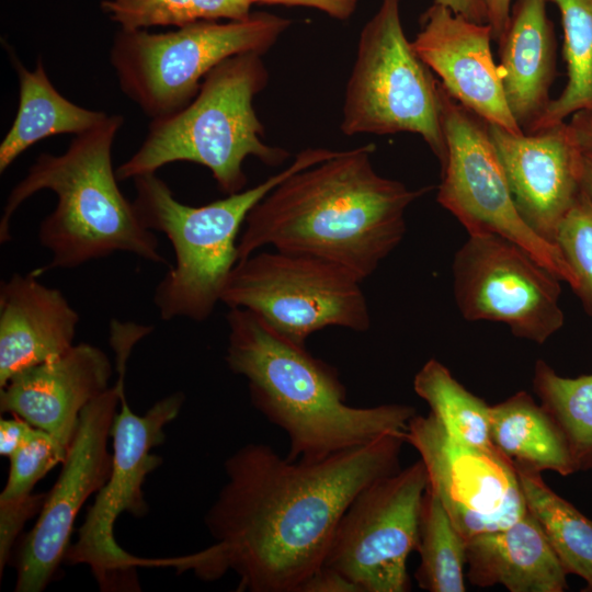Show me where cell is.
I'll return each mask as SVG.
<instances>
[{"instance_id":"cell-3","label":"cell","mask_w":592,"mask_h":592,"mask_svg":"<svg viewBox=\"0 0 592 592\" xmlns=\"http://www.w3.org/2000/svg\"><path fill=\"white\" fill-rule=\"evenodd\" d=\"M225 361L247 379L252 405L288 437L291 460L318 462L383 435L405 434L415 409L354 407L338 369L244 308H229Z\"/></svg>"},{"instance_id":"cell-8","label":"cell","mask_w":592,"mask_h":592,"mask_svg":"<svg viewBox=\"0 0 592 592\" xmlns=\"http://www.w3.org/2000/svg\"><path fill=\"white\" fill-rule=\"evenodd\" d=\"M342 110L344 135L413 133L444 164L441 82L406 37L400 0H382L362 29Z\"/></svg>"},{"instance_id":"cell-21","label":"cell","mask_w":592,"mask_h":592,"mask_svg":"<svg viewBox=\"0 0 592 592\" xmlns=\"http://www.w3.org/2000/svg\"><path fill=\"white\" fill-rule=\"evenodd\" d=\"M466 560L467 578L476 587L501 584L511 592L567 588V572L528 510L506 528L466 539Z\"/></svg>"},{"instance_id":"cell-16","label":"cell","mask_w":592,"mask_h":592,"mask_svg":"<svg viewBox=\"0 0 592 592\" xmlns=\"http://www.w3.org/2000/svg\"><path fill=\"white\" fill-rule=\"evenodd\" d=\"M489 133L520 216L555 244L561 221L582 192L583 151L570 124L563 121L530 134L489 124Z\"/></svg>"},{"instance_id":"cell-37","label":"cell","mask_w":592,"mask_h":592,"mask_svg":"<svg viewBox=\"0 0 592 592\" xmlns=\"http://www.w3.org/2000/svg\"><path fill=\"white\" fill-rule=\"evenodd\" d=\"M577 143L583 152L592 153V114L581 111L571 115L568 122Z\"/></svg>"},{"instance_id":"cell-31","label":"cell","mask_w":592,"mask_h":592,"mask_svg":"<svg viewBox=\"0 0 592 592\" xmlns=\"http://www.w3.org/2000/svg\"><path fill=\"white\" fill-rule=\"evenodd\" d=\"M555 244L574 275L572 289L592 316V196L584 191L561 221Z\"/></svg>"},{"instance_id":"cell-34","label":"cell","mask_w":592,"mask_h":592,"mask_svg":"<svg viewBox=\"0 0 592 592\" xmlns=\"http://www.w3.org/2000/svg\"><path fill=\"white\" fill-rule=\"evenodd\" d=\"M298 592H360V590L341 573L322 565L300 585Z\"/></svg>"},{"instance_id":"cell-1","label":"cell","mask_w":592,"mask_h":592,"mask_svg":"<svg viewBox=\"0 0 592 592\" xmlns=\"http://www.w3.org/2000/svg\"><path fill=\"white\" fill-rule=\"evenodd\" d=\"M405 434L383 435L318 462L291 460L249 443L225 464L227 481L205 515L214 544L162 558V567L212 581L228 571L237 591L298 592L325 562L335 530L356 494L399 469Z\"/></svg>"},{"instance_id":"cell-36","label":"cell","mask_w":592,"mask_h":592,"mask_svg":"<svg viewBox=\"0 0 592 592\" xmlns=\"http://www.w3.org/2000/svg\"><path fill=\"white\" fill-rule=\"evenodd\" d=\"M474 22L487 23V10L482 0H434Z\"/></svg>"},{"instance_id":"cell-33","label":"cell","mask_w":592,"mask_h":592,"mask_svg":"<svg viewBox=\"0 0 592 592\" xmlns=\"http://www.w3.org/2000/svg\"><path fill=\"white\" fill-rule=\"evenodd\" d=\"M254 4H280L317 9L329 16L346 21L355 12L360 0H253Z\"/></svg>"},{"instance_id":"cell-7","label":"cell","mask_w":592,"mask_h":592,"mask_svg":"<svg viewBox=\"0 0 592 592\" xmlns=\"http://www.w3.org/2000/svg\"><path fill=\"white\" fill-rule=\"evenodd\" d=\"M292 20L252 12L240 21H197L175 31L115 34L110 62L122 92L151 119L177 113L197 95L206 75L225 59L265 54Z\"/></svg>"},{"instance_id":"cell-29","label":"cell","mask_w":592,"mask_h":592,"mask_svg":"<svg viewBox=\"0 0 592 592\" xmlns=\"http://www.w3.org/2000/svg\"><path fill=\"white\" fill-rule=\"evenodd\" d=\"M419 587L430 592H465L466 539L439 498L426 487L422 498L419 542Z\"/></svg>"},{"instance_id":"cell-19","label":"cell","mask_w":592,"mask_h":592,"mask_svg":"<svg viewBox=\"0 0 592 592\" xmlns=\"http://www.w3.org/2000/svg\"><path fill=\"white\" fill-rule=\"evenodd\" d=\"M34 271L0 285V388L18 372L55 358L72 345L79 315L64 294Z\"/></svg>"},{"instance_id":"cell-2","label":"cell","mask_w":592,"mask_h":592,"mask_svg":"<svg viewBox=\"0 0 592 592\" xmlns=\"http://www.w3.org/2000/svg\"><path fill=\"white\" fill-rule=\"evenodd\" d=\"M373 143L338 151L277 184L248 214L238 258L263 247L335 263L360 282L401 242L408 207L432 187L378 174Z\"/></svg>"},{"instance_id":"cell-13","label":"cell","mask_w":592,"mask_h":592,"mask_svg":"<svg viewBox=\"0 0 592 592\" xmlns=\"http://www.w3.org/2000/svg\"><path fill=\"white\" fill-rule=\"evenodd\" d=\"M452 271L454 298L468 321L501 322L515 337L538 344L565 323L560 280L510 239L469 235Z\"/></svg>"},{"instance_id":"cell-10","label":"cell","mask_w":592,"mask_h":592,"mask_svg":"<svg viewBox=\"0 0 592 592\" xmlns=\"http://www.w3.org/2000/svg\"><path fill=\"white\" fill-rule=\"evenodd\" d=\"M183 402L184 395L174 392L139 415L130 409L124 387L121 390L119 411L117 409L111 428L110 476L65 556L70 565H87L103 591L135 590L137 568L150 567V559L124 550L115 540L113 530L124 512L136 517L146 514L148 506L143 486L147 476L162 463L152 449L164 441V428L179 415Z\"/></svg>"},{"instance_id":"cell-30","label":"cell","mask_w":592,"mask_h":592,"mask_svg":"<svg viewBox=\"0 0 592 592\" xmlns=\"http://www.w3.org/2000/svg\"><path fill=\"white\" fill-rule=\"evenodd\" d=\"M253 0H102V11L121 30L182 27L197 21H240L251 15Z\"/></svg>"},{"instance_id":"cell-14","label":"cell","mask_w":592,"mask_h":592,"mask_svg":"<svg viewBox=\"0 0 592 592\" xmlns=\"http://www.w3.org/2000/svg\"><path fill=\"white\" fill-rule=\"evenodd\" d=\"M130 349L115 350L118 380L81 412L76 434L39 516L24 538L16 559V592H41L70 546L75 521L88 498L106 482L112 467L107 444L119 406Z\"/></svg>"},{"instance_id":"cell-17","label":"cell","mask_w":592,"mask_h":592,"mask_svg":"<svg viewBox=\"0 0 592 592\" xmlns=\"http://www.w3.org/2000/svg\"><path fill=\"white\" fill-rule=\"evenodd\" d=\"M491 41L488 23L474 22L433 2L421 15L412 46L453 99L489 124L522 134L506 103Z\"/></svg>"},{"instance_id":"cell-24","label":"cell","mask_w":592,"mask_h":592,"mask_svg":"<svg viewBox=\"0 0 592 592\" xmlns=\"http://www.w3.org/2000/svg\"><path fill=\"white\" fill-rule=\"evenodd\" d=\"M527 510L538 521L567 573L592 591V521L544 481L540 471L514 465Z\"/></svg>"},{"instance_id":"cell-4","label":"cell","mask_w":592,"mask_h":592,"mask_svg":"<svg viewBox=\"0 0 592 592\" xmlns=\"http://www.w3.org/2000/svg\"><path fill=\"white\" fill-rule=\"evenodd\" d=\"M124 123L107 115L92 129L75 136L60 155L42 152L9 193L0 218V242L11 240V220L35 193H55L57 204L38 227V241L52 259L38 274L73 269L116 252L169 265L153 231L140 223L133 202L118 187L112 148Z\"/></svg>"},{"instance_id":"cell-6","label":"cell","mask_w":592,"mask_h":592,"mask_svg":"<svg viewBox=\"0 0 592 592\" xmlns=\"http://www.w3.org/2000/svg\"><path fill=\"white\" fill-rule=\"evenodd\" d=\"M337 153L306 148L281 172L260 184L202 206L179 202L156 173L136 177L133 201L145 228L170 240L175 263L157 285L153 301L163 320L186 318L202 322L220 301L223 288L238 258V236L250 210L291 174Z\"/></svg>"},{"instance_id":"cell-25","label":"cell","mask_w":592,"mask_h":592,"mask_svg":"<svg viewBox=\"0 0 592 592\" xmlns=\"http://www.w3.org/2000/svg\"><path fill=\"white\" fill-rule=\"evenodd\" d=\"M68 447L37 429L34 437L10 459L7 483L0 493V572L25 522L41 510L45 496L34 494L35 485L57 464Z\"/></svg>"},{"instance_id":"cell-22","label":"cell","mask_w":592,"mask_h":592,"mask_svg":"<svg viewBox=\"0 0 592 592\" xmlns=\"http://www.w3.org/2000/svg\"><path fill=\"white\" fill-rule=\"evenodd\" d=\"M19 79V105L15 118L0 144V172L37 141L62 134L75 136L103 122L107 114L79 106L62 96L49 80L42 57L30 71L7 47Z\"/></svg>"},{"instance_id":"cell-5","label":"cell","mask_w":592,"mask_h":592,"mask_svg":"<svg viewBox=\"0 0 592 592\" xmlns=\"http://www.w3.org/2000/svg\"><path fill=\"white\" fill-rule=\"evenodd\" d=\"M267 82L269 71L261 54L244 53L225 59L206 75L190 104L151 119L140 147L116 169L118 181L187 161L207 168L225 194L243 191L248 181L246 158L277 167L289 157L287 150L263 141L264 126L253 100Z\"/></svg>"},{"instance_id":"cell-9","label":"cell","mask_w":592,"mask_h":592,"mask_svg":"<svg viewBox=\"0 0 592 592\" xmlns=\"http://www.w3.org/2000/svg\"><path fill=\"white\" fill-rule=\"evenodd\" d=\"M361 283L335 263L274 249L239 260L220 303L248 309L282 337L306 345L309 335L327 327L368 330L371 317Z\"/></svg>"},{"instance_id":"cell-18","label":"cell","mask_w":592,"mask_h":592,"mask_svg":"<svg viewBox=\"0 0 592 592\" xmlns=\"http://www.w3.org/2000/svg\"><path fill=\"white\" fill-rule=\"evenodd\" d=\"M113 369L95 345L79 343L61 355L15 373L0 391V410L20 417L69 448L82 410L110 388Z\"/></svg>"},{"instance_id":"cell-26","label":"cell","mask_w":592,"mask_h":592,"mask_svg":"<svg viewBox=\"0 0 592 592\" xmlns=\"http://www.w3.org/2000/svg\"><path fill=\"white\" fill-rule=\"evenodd\" d=\"M560 12L567 82L551 99L533 132L563 122L577 112L592 114V0H547Z\"/></svg>"},{"instance_id":"cell-15","label":"cell","mask_w":592,"mask_h":592,"mask_svg":"<svg viewBox=\"0 0 592 592\" xmlns=\"http://www.w3.org/2000/svg\"><path fill=\"white\" fill-rule=\"evenodd\" d=\"M405 441L420 454L428 488L465 539L506 528L526 513L514 465L496 447L455 440L432 413L415 414Z\"/></svg>"},{"instance_id":"cell-20","label":"cell","mask_w":592,"mask_h":592,"mask_svg":"<svg viewBox=\"0 0 592 592\" xmlns=\"http://www.w3.org/2000/svg\"><path fill=\"white\" fill-rule=\"evenodd\" d=\"M547 0H515L496 41L508 106L524 134L533 132L551 99L557 76L556 36Z\"/></svg>"},{"instance_id":"cell-28","label":"cell","mask_w":592,"mask_h":592,"mask_svg":"<svg viewBox=\"0 0 592 592\" xmlns=\"http://www.w3.org/2000/svg\"><path fill=\"white\" fill-rule=\"evenodd\" d=\"M533 390L561 431L577 471L592 469V374L563 377L538 360Z\"/></svg>"},{"instance_id":"cell-32","label":"cell","mask_w":592,"mask_h":592,"mask_svg":"<svg viewBox=\"0 0 592 592\" xmlns=\"http://www.w3.org/2000/svg\"><path fill=\"white\" fill-rule=\"evenodd\" d=\"M37 429L26 420L14 415L0 420V454L10 458L25 446L36 434Z\"/></svg>"},{"instance_id":"cell-12","label":"cell","mask_w":592,"mask_h":592,"mask_svg":"<svg viewBox=\"0 0 592 592\" xmlns=\"http://www.w3.org/2000/svg\"><path fill=\"white\" fill-rule=\"evenodd\" d=\"M428 474L421 459L363 488L340 517L323 565L360 592H406Z\"/></svg>"},{"instance_id":"cell-11","label":"cell","mask_w":592,"mask_h":592,"mask_svg":"<svg viewBox=\"0 0 592 592\" xmlns=\"http://www.w3.org/2000/svg\"><path fill=\"white\" fill-rule=\"evenodd\" d=\"M446 159L436 200L468 235H498L527 250L573 288L574 275L559 249L520 216L489 133V123L453 99L441 84Z\"/></svg>"},{"instance_id":"cell-35","label":"cell","mask_w":592,"mask_h":592,"mask_svg":"<svg viewBox=\"0 0 592 592\" xmlns=\"http://www.w3.org/2000/svg\"><path fill=\"white\" fill-rule=\"evenodd\" d=\"M487 10V23L492 31L493 41L502 34L512 7V0H482Z\"/></svg>"},{"instance_id":"cell-27","label":"cell","mask_w":592,"mask_h":592,"mask_svg":"<svg viewBox=\"0 0 592 592\" xmlns=\"http://www.w3.org/2000/svg\"><path fill=\"white\" fill-rule=\"evenodd\" d=\"M413 389L455 440L467 445L492 448L487 402L467 390L435 358L429 360L415 374Z\"/></svg>"},{"instance_id":"cell-23","label":"cell","mask_w":592,"mask_h":592,"mask_svg":"<svg viewBox=\"0 0 592 592\" xmlns=\"http://www.w3.org/2000/svg\"><path fill=\"white\" fill-rule=\"evenodd\" d=\"M489 422L492 444L513 465L561 476L577 471L558 425L526 391L490 406Z\"/></svg>"},{"instance_id":"cell-38","label":"cell","mask_w":592,"mask_h":592,"mask_svg":"<svg viewBox=\"0 0 592 592\" xmlns=\"http://www.w3.org/2000/svg\"><path fill=\"white\" fill-rule=\"evenodd\" d=\"M581 186L592 196V153L583 152Z\"/></svg>"}]
</instances>
